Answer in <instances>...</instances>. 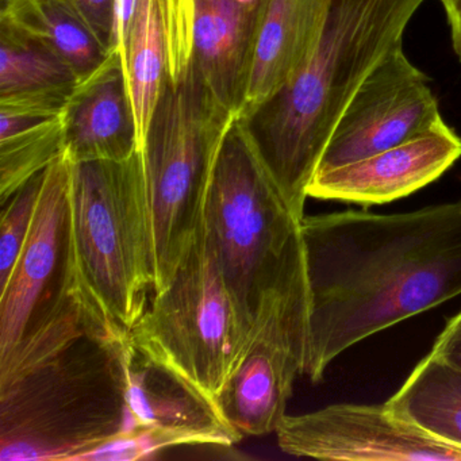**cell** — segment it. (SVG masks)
<instances>
[{
  "mask_svg": "<svg viewBox=\"0 0 461 461\" xmlns=\"http://www.w3.org/2000/svg\"><path fill=\"white\" fill-rule=\"evenodd\" d=\"M129 331L104 312L0 368V460H80L133 429Z\"/></svg>",
  "mask_w": 461,
  "mask_h": 461,
  "instance_id": "cell-3",
  "label": "cell"
},
{
  "mask_svg": "<svg viewBox=\"0 0 461 461\" xmlns=\"http://www.w3.org/2000/svg\"><path fill=\"white\" fill-rule=\"evenodd\" d=\"M460 158V136L444 121L390 149L317 172L307 195L360 206L387 204L436 182Z\"/></svg>",
  "mask_w": 461,
  "mask_h": 461,
  "instance_id": "cell-13",
  "label": "cell"
},
{
  "mask_svg": "<svg viewBox=\"0 0 461 461\" xmlns=\"http://www.w3.org/2000/svg\"><path fill=\"white\" fill-rule=\"evenodd\" d=\"M301 225L234 121L218 152L202 226L248 339L272 299L307 285Z\"/></svg>",
  "mask_w": 461,
  "mask_h": 461,
  "instance_id": "cell-4",
  "label": "cell"
},
{
  "mask_svg": "<svg viewBox=\"0 0 461 461\" xmlns=\"http://www.w3.org/2000/svg\"><path fill=\"white\" fill-rule=\"evenodd\" d=\"M431 352L461 369V310L447 320L441 334L437 337Z\"/></svg>",
  "mask_w": 461,
  "mask_h": 461,
  "instance_id": "cell-24",
  "label": "cell"
},
{
  "mask_svg": "<svg viewBox=\"0 0 461 461\" xmlns=\"http://www.w3.org/2000/svg\"><path fill=\"white\" fill-rule=\"evenodd\" d=\"M441 122L428 77L407 59L401 42L377 64L348 104L317 172L376 155Z\"/></svg>",
  "mask_w": 461,
  "mask_h": 461,
  "instance_id": "cell-11",
  "label": "cell"
},
{
  "mask_svg": "<svg viewBox=\"0 0 461 461\" xmlns=\"http://www.w3.org/2000/svg\"><path fill=\"white\" fill-rule=\"evenodd\" d=\"M83 21L107 53L117 50L115 0H63Z\"/></svg>",
  "mask_w": 461,
  "mask_h": 461,
  "instance_id": "cell-23",
  "label": "cell"
},
{
  "mask_svg": "<svg viewBox=\"0 0 461 461\" xmlns=\"http://www.w3.org/2000/svg\"><path fill=\"white\" fill-rule=\"evenodd\" d=\"M79 85L52 50L0 21V113L60 117Z\"/></svg>",
  "mask_w": 461,
  "mask_h": 461,
  "instance_id": "cell-18",
  "label": "cell"
},
{
  "mask_svg": "<svg viewBox=\"0 0 461 461\" xmlns=\"http://www.w3.org/2000/svg\"><path fill=\"white\" fill-rule=\"evenodd\" d=\"M129 336L212 398L222 390L248 337L202 223L171 282L155 293Z\"/></svg>",
  "mask_w": 461,
  "mask_h": 461,
  "instance_id": "cell-7",
  "label": "cell"
},
{
  "mask_svg": "<svg viewBox=\"0 0 461 461\" xmlns=\"http://www.w3.org/2000/svg\"><path fill=\"white\" fill-rule=\"evenodd\" d=\"M61 120L68 163L123 161L139 152L136 113L118 50L77 86Z\"/></svg>",
  "mask_w": 461,
  "mask_h": 461,
  "instance_id": "cell-15",
  "label": "cell"
},
{
  "mask_svg": "<svg viewBox=\"0 0 461 461\" xmlns=\"http://www.w3.org/2000/svg\"><path fill=\"white\" fill-rule=\"evenodd\" d=\"M0 21L52 50L80 83L110 55L63 0H2Z\"/></svg>",
  "mask_w": 461,
  "mask_h": 461,
  "instance_id": "cell-19",
  "label": "cell"
},
{
  "mask_svg": "<svg viewBox=\"0 0 461 461\" xmlns=\"http://www.w3.org/2000/svg\"><path fill=\"white\" fill-rule=\"evenodd\" d=\"M64 126L60 117L37 123L0 140V203L32 177L63 156Z\"/></svg>",
  "mask_w": 461,
  "mask_h": 461,
  "instance_id": "cell-21",
  "label": "cell"
},
{
  "mask_svg": "<svg viewBox=\"0 0 461 461\" xmlns=\"http://www.w3.org/2000/svg\"><path fill=\"white\" fill-rule=\"evenodd\" d=\"M195 0H139L121 58L139 126L140 149L167 83L194 63Z\"/></svg>",
  "mask_w": 461,
  "mask_h": 461,
  "instance_id": "cell-14",
  "label": "cell"
},
{
  "mask_svg": "<svg viewBox=\"0 0 461 461\" xmlns=\"http://www.w3.org/2000/svg\"><path fill=\"white\" fill-rule=\"evenodd\" d=\"M283 452L337 461H461L447 444L399 414L390 404L339 403L285 415L276 430Z\"/></svg>",
  "mask_w": 461,
  "mask_h": 461,
  "instance_id": "cell-10",
  "label": "cell"
},
{
  "mask_svg": "<svg viewBox=\"0 0 461 461\" xmlns=\"http://www.w3.org/2000/svg\"><path fill=\"white\" fill-rule=\"evenodd\" d=\"M72 230L80 282L99 309L131 331L155 290V248L141 152L71 164Z\"/></svg>",
  "mask_w": 461,
  "mask_h": 461,
  "instance_id": "cell-6",
  "label": "cell"
},
{
  "mask_svg": "<svg viewBox=\"0 0 461 461\" xmlns=\"http://www.w3.org/2000/svg\"><path fill=\"white\" fill-rule=\"evenodd\" d=\"M387 403L437 438L461 447V369L436 353L417 364Z\"/></svg>",
  "mask_w": 461,
  "mask_h": 461,
  "instance_id": "cell-20",
  "label": "cell"
},
{
  "mask_svg": "<svg viewBox=\"0 0 461 461\" xmlns=\"http://www.w3.org/2000/svg\"><path fill=\"white\" fill-rule=\"evenodd\" d=\"M139 0H115V41L117 50L125 41Z\"/></svg>",
  "mask_w": 461,
  "mask_h": 461,
  "instance_id": "cell-25",
  "label": "cell"
},
{
  "mask_svg": "<svg viewBox=\"0 0 461 461\" xmlns=\"http://www.w3.org/2000/svg\"><path fill=\"white\" fill-rule=\"evenodd\" d=\"M330 2L261 0L249 88L241 114L274 95L303 68L320 41Z\"/></svg>",
  "mask_w": 461,
  "mask_h": 461,
  "instance_id": "cell-17",
  "label": "cell"
},
{
  "mask_svg": "<svg viewBox=\"0 0 461 461\" xmlns=\"http://www.w3.org/2000/svg\"><path fill=\"white\" fill-rule=\"evenodd\" d=\"M309 317L303 375L323 379L368 337L461 295V202L302 220Z\"/></svg>",
  "mask_w": 461,
  "mask_h": 461,
  "instance_id": "cell-1",
  "label": "cell"
},
{
  "mask_svg": "<svg viewBox=\"0 0 461 461\" xmlns=\"http://www.w3.org/2000/svg\"><path fill=\"white\" fill-rule=\"evenodd\" d=\"M450 31L453 50L461 61V0H441Z\"/></svg>",
  "mask_w": 461,
  "mask_h": 461,
  "instance_id": "cell-26",
  "label": "cell"
},
{
  "mask_svg": "<svg viewBox=\"0 0 461 461\" xmlns=\"http://www.w3.org/2000/svg\"><path fill=\"white\" fill-rule=\"evenodd\" d=\"M423 0H331L325 28L303 68L240 114L256 158L298 220L323 150L364 80L403 33Z\"/></svg>",
  "mask_w": 461,
  "mask_h": 461,
  "instance_id": "cell-2",
  "label": "cell"
},
{
  "mask_svg": "<svg viewBox=\"0 0 461 461\" xmlns=\"http://www.w3.org/2000/svg\"><path fill=\"white\" fill-rule=\"evenodd\" d=\"M45 171L32 177L2 203L0 221V287L7 282L33 226Z\"/></svg>",
  "mask_w": 461,
  "mask_h": 461,
  "instance_id": "cell-22",
  "label": "cell"
},
{
  "mask_svg": "<svg viewBox=\"0 0 461 461\" xmlns=\"http://www.w3.org/2000/svg\"><path fill=\"white\" fill-rule=\"evenodd\" d=\"M260 9L261 0H195L194 66L237 118L247 101Z\"/></svg>",
  "mask_w": 461,
  "mask_h": 461,
  "instance_id": "cell-16",
  "label": "cell"
},
{
  "mask_svg": "<svg viewBox=\"0 0 461 461\" xmlns=\"http://www.w3.org/2000/svg\"><path fill=\"white\" fill-rule=\"evenodd\" d=\"M93 298L80 282L72 230L71 166L45 172L25 247L0 287V366L82 312Z\"/></svg>",
  "mask_w": 461,
  "mask_h": 461,
  "instance_id": "cell-8",
  "label": "cell"
},
{
  "mask_svg": "<svg viewBox=\"0 0 461 461\" xmlns=\"http://www.w3.org/2000/svg\"><path fill=\"white\" fill-rule=\"evenodd\" d=\"M307 285L272 299L256 321L244 352L215 402L226 422L244 436L276 433L294 383L303 374Z\"/></svg>",
  "mask_w": 461,
  "mask_h": 461,
  "instance_id": "cell-9",
  "label": "cell"
},
{
  "mask_svg": "<svg viewBox=\"0 0 461 461\" xmlns=\"http://www.w3.org/2000/svg\"><path fill=\"white\" fill-rule=\"evenodd\" d=\"M128 403L133 428L152 434L163 449L175 445L229 447L242 438L212 395L166 361L126 345Z\"/></svg>",
  "mask_w": 461,
  "mask_h": 461,
  "instance_id": "cell-12",
  "label": "cell"
},
{
  "mask_svg": "<svg viewBox=\"0 0 461 461\" xmlns=\"http://www.w3.org/2000/svg\"><path fill=\"white\" fill-rule=\"evenodd\" d=\"M236 120L194 63L161 93L140 149L155 248L153 293L171 282L201 226L218 152Z\"/></svg>",
  "mask_w": 461,
  "mask_h": 461,
  "instance_id": "cell-5",
  "label": "cell"
}]
</instances>
